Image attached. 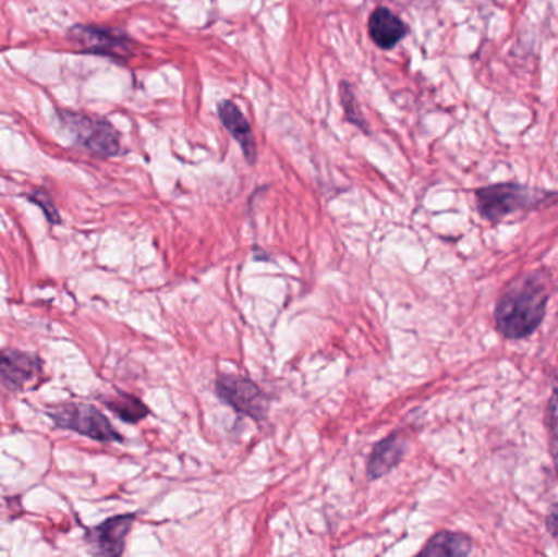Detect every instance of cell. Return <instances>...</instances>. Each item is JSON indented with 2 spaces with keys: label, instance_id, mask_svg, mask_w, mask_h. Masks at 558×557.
Returning a JSON list of instances; mask_svg holds the SVG:
<instances>
[{
  "label": "cell",
  "instance_id": "1",
  "mask_svg": "<svg viewBox=\"0 0 558 557\" xmlns=\"http://www.w3.org/2000/svg\"><path fill=\"white\" fill-rule=\"evenodd\" d=\"M553 291V274L546 268L527 271L511 281L495 307L498 332L510 340L533 336L546 317Z\"/></svg>",
  "mask_w": 558,
  "mask_h": 557
},
{
  "label": "cell",
  "instance_id": "2",
  "mask_svg": "<svg viewBox=\"0 0 558 557\" xmlns=\"http://www.w3.org/2000/svg\"><path fill=\"white\" fill-rule=\"evenodd\" d=\"M554 198H557V193L531 189L520 183H497L475 192L478 213L490 222L504 221L514 213L537 208Z\"/></svg>",
  "mask_w": 558,
  "mask_h": 557
},
{
  "label": "cell",
  "instance_id": "3",
  "mask_svg": "<svg viewBox=\"0 0 558 557\" xmlns=\"http://www.w3.org/2000/svg\"><path fill=\"white\" fill-rule=\"evenodd\" d=\"M58 120L74 143L92 156L114 157L121 154L120 133L110 121L72 110H58Z\"/></svg>",
  "mask_w": 558,
  "mask_h": 557
},
{
  "label": "cell",
  "instance_id": "4",
  "mask_svg": "<svg viewBox=\"0 0 558 557\" xmlns=\"http://www.w3.org/2000/svg\"><path fill=\"white\" fill-rule=\"evenodd\" d=\"M68 41L85 55L107 56L124 62L133 56V39L113 28L97 25H74L68 32Z\"/></svg>",
  "mask_w": 558,
  "mask_h": 557
},
{
  "label": "cell",
  "instance_id": "5",
  "mask_svg": "<svg viewBox=\"0 0 558 557\" xmlns=\"http://www.w3.org/2000/svg\"><path fill=\"white\" fill-rule=\"evenodd\" d=\"M49 417L54 421L59 428L65 431L77 432L84 437L92 438L97 441H121V435L114 431L107 417L90 404H82V402H68V404L59 405L51 409Z\"/></svg>",
  "mask_w": 558,
  "mask_h": 557
},
{
  "label": "cell",
  "instance_id": "6",
  "mask_svg": "<svg viewBox=\"0 0 558 557\" xmlns=\"http://www.w3.org/2000/svg\"><path fill=\"white\" fill-rule=\"evenodd\" d=\"M216 395L239 414L254 421H264L270 411L267 395L252 379L238 375H222L216 382Z\"/></svg>",
  "mask_w": 558,
  "mask_h": 557
},
{
  "label": "cell",
  "instance_id": "7",
  "mask_svg": "<svg viewBox=\"0 0 558 557\" xmlns=\"http://www.w3.org/2000/svg\"><path fill=\"white\" fill-rule=\"evenodd\" d=\"M41 375V360L19 350L0 352V379L13 391H22L26 385Z\"/></svg>",
  "mask_w": 558,
  "mask_h": 557
},
{
  "label": "cell",
  "instance_id": "8",
  "mask_svg": "<svg viewBox=\"0 0 558 557\" xmlns=\"http://www.w3.org/2000/svg\"><path fill=\"white\" fill-rule=\"evenodd\" d=\"M134 516H121L108 519L88 533L92 552L98 556H121L126 545V536L130 535Z\"/></svg>",
  "mask_w": 558,
  "mask_h": 557
},
{
  "label": "cell",
  "instance_id": "9",
  "mask_svg": "<svg viewBox=\"0 0 558 557\" xmlns=\"http://www.w3.org/2000/svg\"><path fill=\"white\" fill-rule=\"evenodd\" d=\"M218 114L222 126L238 141L247 162L254 166V164L257 162L258 156L257 141H255L254 131H252L251 123H248L245 114L242 113L238 105L231 100L219 101Z\"/></svg>",
  "mask_w": 558,
  "mask_h": 557
},
{
  "label": "cell",
  "instance_id": "10",
  "mask_svg": "<svg viewBox=\"0 0 558 557\" xmlns=\"http://www.w3.org/2000/svg\"><path fill=\"white\" fill-rule=\"evenodd\" d=\"M367 29L374 45L386 51L396 48L410 33L409 25L387 7H377L371 13Z\"/></svg>",
  "mask_w": 558,
  "mask_h": 557
},
{
  "label": "cell",
  "instance_id": "11",
  "mask_svg": "<svg viewBox=\"0 0 558 557\" xmlns=\"http://www.w3.org/2000/svg\"><path fill=\"white\" fill-rule=\"evenodd\" d=\"M407 448H409V441L400 434L389 435L374 445L373 453L367 461V480H380L393 468L399 467L400 461L405 457Z\"/></svg>",
  "mask_w": 558,
  "mask_h": 557
},
{
  "label": "cell",
  "instance_id": "12",
  "mask_svg": "<svg viewBox=\"0 0 558 557\" xmlns=\"http://www.w3.org/2000/svg\"><path fill=\"white\" fill-rule=\"evenodd\" d=\"M471 536L464 533L439 532L433 536L425 548L420 552V556L428 557H464L472 553Z\"/></svg>",
  "mask_w": 558,
  "mask_h": 557
},
{
  "label": "cell",
  "instance_id": "13",
  "mask_svg": "<svg viewBox=\"0 0 558 557\" xmlns=\"http://www.w3.org/2000/svg\"><path fill=\"white\" fill-rule=\"evenodd\" d=\"M105 405L128 424H137L150 414L147 405L140 401L136 396L120 395L118 398L105 401Z\"/></svg>",
  "mask_w": 558,
  "mask_h": 557
},
{
  "label": "cell",
  "instance_id": "14",
  "mask_svg": "<svg viewBox=\"0 0 558 557\" xmlns=\"http://www.w3.org/2000/svg\"><path fill=\"white\" fill-rule=\"evenodd\" d=\"M341 104H343L344 117L348 123L354 124L360 128L364 133L369 134V126H367L366 118L361 111L360 104H357L356 95H354L353 87L348 82L340 84Z\"/></svg>",
  "mask_w": 558,
  "mask_h": 557
},
{
  "label": "cell",
  "instance_id": "15",
  "mask_svg": "<svg viewBox=\"0 0 558 557\" xmlns=\"http://www.w3.org/2000/svg\"><path fill=\"white\" fill-rule=\"evenodd\" d=\"M546 425L549 431V451L558 476V388L554 389L546 409Z\"/></svg>",
  "mask_w": 558,
  "mask_h": 557
},
{
  "label": "cell",
  "instance_id": "16",
  "mask_svg": "<svg viewBox=\"0 0 558 557\" xmlns=\"http://www.w3.org/2000/svg\"><path fill=\"white\" fill-rule=\"evenodd\" d=\"M26 198L43 209V213H45L46 218H48V221L51 222V225H58V222H61L58 209H56L54 203H52L51 196H49L48 193L43 192V190H35V192L29 193Z\"/></svg>",
  "mask_w": 558,
  "mask_h": 557
},
{
  "label": "cell",
  "instance_id": "17",
  "mask_svg": "<svg viewBox=\"0 0 558 557\" xmlns=\"http://www.w3.org/2000/svg\"><path fill=\"white\" fill-rule=\"evenodd\" d=\"M546 529L554 538L558 540V504L550 507L549 516L546 519Z\"/></svg>",
  "mask_w": 558,
  "mask_h": 557
}]
</instances>
